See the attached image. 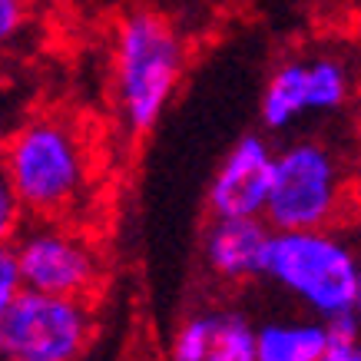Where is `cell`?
Listing matches in <instances>:
<instances>
[{
	"mask_svg": "<svg viewBox=\"0 0 361 361\" xmlns=\"http://www.w3.org/2000/svg\"><path fill=\"white\" fill-rule=\"evenodd\" d=\"M212 361H259V325L242 312H216Z\"/></svg>",
	"mask_w": 361,
	"mask_h": 361,
	"instance_id": "cell-11",
	"label": "cell"
},
{
	"mask_svg": "<svg viewBox=\"0 0 361 361\" xmlns=\"http://www.w3.org/2000/svg\"><path fill=\"white\" fill-rule=\"evenodd\" d=\"M325 329H329L325 361H361V318L355 312L329 318Z\"/></svg>",
	"mask_w": 361,
	"mask_h": 361,
	"instance_id": "cell-13",
	"label": "cell"
},
{
	"mask_svg": "<svg viewBox=\"0 0 361 361\" xmlns=\"http://www.w3.org/2000/svg\"><path fill=\"white\" fill-rule=\"evenodd\" d=\"M23 20V0H0V37H13Z\"/></svg>",
	"mask_w": 361,
	"mask_h": 361,
	"instance_id": "cell-15",
	"label": "cell"
},
{
	"mask_svg": "<svg viewBox=\"0 0 361 361\" xmlns=\"http://www.w3.org/2000/svg\"><path fill=\"white\" fill-rule=\"evenodd\" d=\"M351 73L338 56L285 60L272 70L262 90L259 110L265 130L285 133L305 116L341 110L351 99Z\"/></svg>",
	"mask_w": 361,
	"mask_h": 361,
	"instance_id": "cell-6",
	"label": "cell"
},
{
	"mask_svg": "<svg viewBox=\"0 0 361 361\" xmlns=\"http://www.w3.org/2000/svg\"><path fill=\"white\" fill-rule=\"evenodd\" d=\"M186 66V47L176 27L153 11L123 17L113 44V97L133 136L149 133L173 99Z\"/></svg>",
	"mask_w": 361,
	"mask_h": 361,
	"instance_id": "cell-1",
	"label": "cell"
},
{
	"mask_svg": "<svg viewBox=\"0 0 361 361\" xmlns=\"http://www.w3.org/2000/svg\"><path fill=\"white\" fill-rule=\"evenodd\" d=\"M348 189L338 156L325 142L298 140L275 153V183L265 206L272 229H325L341 219Z\"/></svg>",
	"mask_w": 361,
	"mask_h": 361,
	"instance_id": "cell-4",
	"label": "cell"
},
{
	"mask_svg": "<svg viewBox=\"0 0 361 361\" xmlns=\"http://www.w3.org/2000/svg\"><path fill=\"white\" fill-rule=\"evenodd\" d=\"M265 279L305 305L315 318H338L358 302V249L325 229H275Z\"/></svg>",
	"mask_w": 361,
	"mask_h": 361,
	"instance_id": "cell-2",
	"label": "cell"
},
{
	"mask_svg": "<svg viewBox=\"0 0 361 361\" xmlns=\"http://www.w3.org/2000/svg\"><path fill=\"white\" fill-rule=\"evenodd\" d=\"M27 288L87 298L99 282V259L83 235L60 226H30L11 245Z\"/></svg>",
	"mask_w": 361,
	"mask_h": 361,
	"instance_id": "cell-7",
	"label": "cell"
},
{
	"mask_svg": "<svg viewBox=\"0 0 361 361\" xmlns=\"http://www.w3.org/2000/svg\"><path fill=\"white\" fill-rule=\"evenodd\" d=\"M90 156L60 116H33L7 142V186L23 212L60 216L87 192Z\"/></svg>",
	"mask_w": 361,
	"mask_h": 361,
	"instance_id": "cell-3",
	"label": "cell"
},
{
	"mask_svg": "<svg viewBox=\"0 0 361 361\" xmlns=\"http://www.w3.org/2000/svg\"><path fill=\"white\" fill-rule=\"evenodd\" d=\"M275 183V149L262 136H242L209 183L212 216H265Z\"/></svg>",
	"mask_w": 361,
	"mask_h": 361,
	"instance_id": "cell-8",
	"label": "cell"
},
{
	"mask_svg": "<svg viewBox=\"0 0 361 361\" xmlns=\"http://www.w3.org/2000/svg\"><path fill=\"white\" fill-rule=\"evenodd\" d=\"M272 232L265 216H212L202 239L206 269L226 285L265 279Z\"/></svg>",
	"mask_w": 361,
	"mask_h": 361,
	"instance_id": "cell-9",
	"label": "cell"
},
{
	"mask_svg": "<svg viewBox=\"0 0 361 361\" xmlns=\"http://www.w3.org/2000/svg\"><path fill=\"white\" fill-rule=\"evenodd\" d=\"M325 318H279L259 325V361H325Z\"/></svg>",
	"mask_w": 361,
	"mask_h": 361,
	"instance_id": "cell-10",
	"label": "cell"
},
{
	"mask_svg": "<svg viewBox=\"0 0 361 361\" xmlns=\"http://www.w3.org/2000/svg\"><path fill=\"white\" fill-rule=\"evenodd\" d=\"M23 288H27V282H23L20 262H17L13 249H7L4 255H0V308L11 305V302L20 295Z\"/></svg>",
	"mask_w": 361,
	"mask_h": 361,
	"instance_id": "cell-14",
	"label": "cell"
},
{
	"mask_svg": "<svg viewBox=\"0 0 361 361\" xmlns=\"http://www.w3.org/2000/svg\"><path fill=\"white\" fill-rule=\"evenodd\" d=\"M355 315L361 318V245H358V302H355Z\"/></svg>",
	"mask_w": 361,
	"mask_h": 361,
	"instance_id": "cell-16",
	"label": "cell"
},
{
	"mask_svg": "<svg viewBox=\"0 0 361 361\" xmlns=\"http://www.w3.org/2000/svg\"><path fill=\"white\" fill-rule=\"evenodd\" d=\"M93 312L80 295L23 288L0 308V355L7 361H73L90 348Z\"/></svg>",
	"mask_w": 361,
	"mask_h": 361,
	"instance_id": "cell-5",
	"label": "cell"
},
{
	"mask_svg": "<svg viewBox=\"0 0 361 361\" xmlns=\"http://www.w3.org/2000/svg\"><path fill=\"white\" fill-rule=\"evenodd\" d=\"M212 348H216V312H196L176 329L169 355L176 361H212Z\"/></svg>",
	"mask_w": 361,
	"mask_h": 361,
	"instance_id": "cell-12",
	"label": "cell"
}]
</instances>
